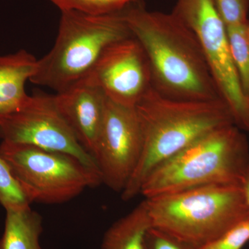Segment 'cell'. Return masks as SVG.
Here are the masks:
<instances>
[{"instance_id": "6da1fadb", "label": "cell", "mask_w": 249, "mask_h": 249, "mask_svg": "<svg viewBox=\"0 0 249 249\" xmlns=\"http://www.w3.org/2000/svg\"><path fill=\"white\" fill-rule=\"evenodd\" d=\"M134 3L122 13L146 54L152 88L172 99L223 100L194 33L172 12L148 11Z\"/></svg>"}, {"instance_id": "7a4b0ae2", "label": "cell", "mask_w": 249, "mask_h": 249, "mask_svg": "<svg viewBox=\"0 0 249 249\" xmlns=\"http://www.w3.org/2000/svg\"><path fill=\"white\" fill-rule=\"evenodd\" d=\"M142 136L138 165L121 193L123 200L140 194L147 177L165 160L205 134L235 124L224 100L181 101L165 97L150 88L135 106Z\"/></svg>"}, {"instance_id": "3957f363", "label": "cell", "mask_w": 249, "mask_h": 249, "mask_svg": "<svg viewBox=\"0 0 249 249\" xmlns=\"http://www.w3.org/2000/svg\"><path fill=\"white\" fill-rule=\"evenodd\" d=\"M235 124L205 134L159 165L142 183L145 199L211 185L243 187L249 143Z\"/></svg>"}, {"instance_id": "277c9868", "label": "cell", "mask_w": 249, "mask_h": 249, "mask_svg": "<svg viewBox=\"0 0 249 249\" xmlns=\"http://www.w3.org/2000/svg\"><path fill=\"white\" fill-rule=\"evenodd\" d=\"M145 200L152 227L198 248L249 219L243 187H196Z\"/></svg>"}, {"instance_id": "5b68a950", "label": "cell", "mask_w": 249, "mask_h": 249, "mask_svg": "<svg viewBox=\"0 0 249 249\" xmlns=\"http://www.w3.org/2000/svg\"><path fill=\"white\" fill-rule=\"evenodd\" d=\"M122 11L105 15L61 11L55 44L37 60L30 82L58 93L88 76L108 47L132 36Z\"/></svg>"}, {"instance_id": "8992f818", "label": "cell", "mask_w": 249, "mask_h": 249, "mask_svg": "<svg viewBox=\"0 0 249 249\" xmlns=\"http://www.w3.org/2000/svg\"><path fill=\"white\" fill-rule=\"evenodd\" d=\"M0 156L31 203L62 204L103 183L100 174L62 152L2 142Z\"/></svg>"}, {"instance_id": "52a82bcc", "label": "cell", "mask_w": 249, "mask_h": 249, "mask_svg": "<svg viewBox=\"0 0 249 249\" xmlns=\"http://www.w3.org/2000/svg\"><path fill=\"white\" fill-rule=\"evenodd\" d=\"M172 13L194 33L235 125L249 132V100L241 86L231 53L227 27L215 0H176Z\"/></svg>"}, {"instance_id": "ba28073f", "label": "cell", "mask_w": 249, "mask_h": 249, "mask_svg": "<svg viewBox=\"0 0 249 249\" xmlns=\"http://www.w3.org/2000/svg\"><path fill=\"white\" fill-rule=\"evenodd\" d=\"M0 138L73 156L101 175L94 158L82 146L59 110L55 95L29 96L18 110L0 117Z\"/></svg>"}, {"instance_id": "9c48e42d", "label": "cell", "mask_w": 249, "mask_h": 249, "mask_svg": "<svg viewBox=\"0 0 249 249\" xmlns=\"http://www.w3.org/2000/svg\"><path fill=\"white\" fill-rule=\"evenodd\" d=\"M142 150V128L135 107L107 98L93 155L103 183L122 193L138 165Z\"/></svg>"}, {"instance_id": "30bf717a", "label": "cell", "mask_w": 249, "mask_h": 249, "mask_svg": "<svg viewBox=\"0 0 249 249\" xmlns=\"http://www.w3.org/2000/svg\"><path fill=\"white\" fill-rule=\"evenodd\" d=\"M85 78L102 90L108 99L129 107H135L152 87L146 54L132 35L108 47Z\"/></svg>"}, {"instance_id": "8fae6325", "label": "cell", "mask_w": 249, "mask_h": 249, "mask_svg": "<svg viewBox=\"0 0 249 249\" xmlns=\"http://www.w3.org/2000/svg\"><path fill=\"white\" fill-rule=\"evenodd\" d=\"M59 110L78 142L94 155L104 119L107 98L88 78L55 95Z\"/></svg>"}, {"instance_id": "7c38bea8", "label": "cell", "mask_w": 249, "mask_h": 249, "mask_svg": "<svg viewBox=\"0 0 249 249\" xmlns=\"http://www.w3.org/2000/svg\"><path fill=\"white\" fill-rule=\"evenodd\" d=\"M37 62L25 50L0 55V117L18 110L27 101L25 84L35 74Z\"/></svg>"}, {"instance_id": "4fadbf2b", "label": "cell", "mask_w": 249, "mask_h": 249, "mask_svg": "<svg viewBox=\"0 0 249 249\" xmlns=\"http://www.w3.org/2000/svg\"><path fill=\"white\" fill-rule=\"evenodd\" d=\"M151 227L144 199L107 229L103 236L101 249H147L145 237Z\"/></svg>"}, {"instance_id": "5bb4252c", "label": "cell", "mask_w": 249, "mask_h": 249, "mask_svg": "<svg viewBox=\"0 0 249 249\" xmlns=\"http://www.w3.org/2000/svg\"><path fill=\"white\" fill-rule=\"evenodd\" d=\"M0 249H42V217L31 209L8 210Z\"/></svg>"}, {"instance_id": "9a60e30c", "label": "cell", "mask_w": 249, "mask_h": 249, "mask_svg": "<svg viewBox=\"0 0 249 249\" xmlns=\"http://www.w3.org/2000/svg\"><path fill=\"white\" fill-rule=\"evenodd\" d=\"M249 22L227 27L229 47L241 86L249 100Z\"/></svg>"}, {"instance_id": "2e32d148", "label": "cell", "mask_w": 249, "mask_h": 249, "mask_svg": "<svg viewBox=\"0 0 249 249\" xmlns=\"http://www.w3.org/2000/svg\"><path fill=\"white\" fill-rule=\"evenodd\" d=\"M0 204L6 211L24 209L31 203L6 160L0 156Z\"/></svg>"}, {"instance_id": "e0dca14e", "label": "cell", "mask_w": 249, "mask_h": 249, "mask_svg": "<svg viewBox=\"0 0 249 249\" xmlns=\"http://www.w3.org/2000/svg\"><path fill=\"white\" fill-rule=\"evenodd\" d=\"M60 11H76L91 15L121 12L137 0H49Z\"/></svg>"}, {"instance_id": "ac0fdd59", "label": "cell", "mask_w": 249, "mask_h": 249, "mask_svg": "<svg viewBox=\"0 0 249 249\" xmlns=\"http://www.w3.org/2000/svg\"><path fill=\"white\" fill-rule=\"evenodd\" d=\"M249 242V219L236 224L199 249H242Z\"/></svg>"}, {"instance_id": "d6986e66", "label": "cell", "mask_w": 249, "mask_h": 249, "mask_svg": "<svg viewBox=\"0 0 249 249\" xmlns=\"http://www.w3.org/2000/svg\"><path fill=\"white\" fill-rule=\"evenodd\" d=\"M226 27L249 22V0H215Z\"/></svg>"}, {"instance_id": "ffe728a7", "label": "cell", "mask_w": 249, "mask_h": 249, "mask_svg": "<svg viewBox=\"0 0 249 249\" xmlns=\"http://www.w3.org/2000/svg\"><path fill=\"white\" fill-rule=\"evenodd\" d=\"M147 249H199L158 228L148 229L145 237Z\"/></svg>"}, {"instance_id": "44dd1931", "label": "cell", "mask_w": 249, "mask_h": 249, "mask_svg": "<svg viewBox=\"0 0 249 249\" xmlns=\"http://www.w3.org/2000/svg\"><path fill=\"white\" fill-rule=\"evenodd\" d=\"M243 190L245 192L246 199H247L249 206V170L247 178H246L245 183L243 185Z\"/></svg>"}]
</instances>
